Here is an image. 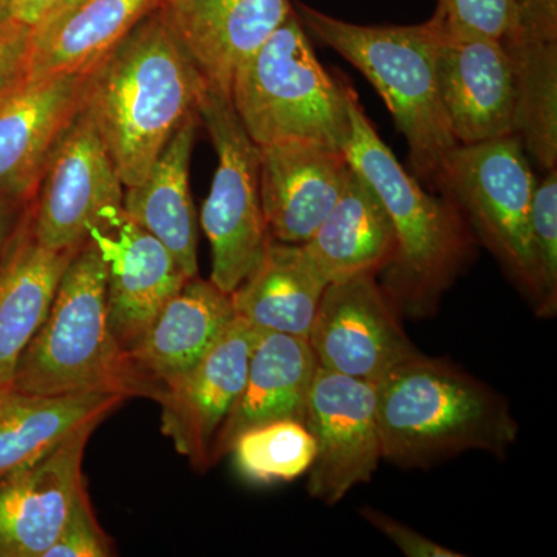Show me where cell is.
I'll use <instances>...</instances> for the list:
<instances>
[{
  "mask_svg": "<svg viewBox=\"0 0 557 557\" xmlns=\"http://www.w3.org/2000/svg\"><path fill=\"white\" fill-rule=\"evenodd\" d=\"M361 516L370 525L375 527L381 534H384L388 541L397 545L399 552L408 557H463V553H458L456 549L443 547L437 542L432 541L418 533L405 523L398 520L388 518L383 515L379 509L370 507L361 508Z\"/></svg>",
  "mask_w": 557,
  "mask_h": 557,
  "instance_id": "obj_33",
  "label": "cell"
},
{
  "mask_svg": "<svg viewBox=\"0 0 557 557\" xmlns=\"http://www.w3.org/2000/svg\"><path fill=\"white\" fill-rule=\"evenodd\" d=\"M304 424L314 442L307 491L333 507L372 480L383 460L376 386L319 368Z\"/></svg>",
  "mask_w": 557,
  "mask_h": 557,
  "instance_id": "obj_11",
  "label": "cell"
},
{
  "mask_svg": "<svg viewBox=\"0 0 557 557\" xmlns=\"http://www.w3.org/2000/svg\"><path fill=\"white\" fill-rule=\"evenodd\" d=\"M199 120L196 113L180 124L148 177L124 188L123 197L124 212L170 249L188 278L199 276L196 211L189 189L190 156Z\"/></svg>",
  "mask_w": 557,
  "mask_h": 557,
  "instance_id": "obj_23",
  "label": "cell"
},
{
  "mask_svg": "<svg viewBox=\"0 0 557 557\" xmlns=\"http://www.w3.org/2000/svg\"><path fill=\"white\" fill-rule=\"evenodd\" d=\"M302 247L327 284L379 274L394 258V226L375 190L354 170L343 196Z\"/></svg>",
  "mask_w": 557,
  "mask_h": 557,
  "instance_id": "obj_24",
  "label": "cell"
},
{
  "mask_svg": "<svg viewBox=\"0 0 557 557\" xmlns=\"http://www.w3.org/2000/svg\"><path fill=\"white\" fill-rule=\"evenodd\" d=\"M87 76L28 79L0 97V196L33 200L51 150L83 109Z\"/></svg>",
  "mask_w": 557,
  "mask_h": 557,
  "instance_id": "obj_17",
  "label": "cell"
},
{
  "mask_svg": "<svg viewBox=\"0 0 557 557\" xmlns=\"http://www.w3.org/2000/svg\"><path fill=\"white\" fill-rule=\"evenodd\" d=\"M327 285L302 245L271 239L259 265L231 299L237 317L252 327L309 339Z\"/></svg>",
  "mask_w": 557,
  "mask_h": 557,
  "instance_id": "obj_25",
  "label": "cell"
},
{
  "mask_svg": "<svg viewBox=\"0 0 557 557\" xmlns=\"http://www.w3.org/2000/svg\"><path fill=\"white\" fill-rule=\"evenodd\" d=\"M106 281L104 258L89 237L62 274L46 321L21 355L13 387L49 397L102 392L160 401L163 388L139 372L113 335Z\"/></svg>",
  "mask_w": 557,
  "mask_h": 557,
  "instance_id": "obj_4",
  "label": "cell"
},
{
  "mask_svg": "<svg viewBox=\"0 0 557 557\" xmlns=\"http://www.w3.org/2000/svg\"><path fill=\"white\" fill-rule=\"evenodd\" d=\"M207 84L161 5L90 70L84 104L124 188L148 177L180 124L199 113Z\"/></svg>",
  "mask_w": 557,
  "mask_h": 557,
  "instance_id": "obj_1",
  "label": "cell"
},
{
  "mask_svg": "<svg viewBox=\"0 0 557 557\" xmlns=\"http://www.w3.org/2000/svg\"><path fill=\"white\" fill-rule=\"evenodd\" d=\"M440 97L458 145L512 135L515 81L500 39L460 35L434 16Z\"/></svg>",
  "mask_w": 557,
  "mask_h": 557,
  "instance_id": "obj_13",
  "label": "cell"
},
{
  "mask_svg": "<svg viewBox=\"0 0 557 557\" xmlns=\"http://www.w3.org/2000/svg\"><path fill=\"white\" fill-rule=\"evenodd\" d=\"M318 361L310 341L287 333L260 332L249 357L247 381L220 429L211 465L230 454L242 432L274 421L304 423Z\"/></svg>",
  "mask_w": 557,
  "mask_h": 557,
  "instance_id": "obj_19",
  "label": "cell"
},
{
  "mask_svg": "<svg viewBox=\"0 0 557 557\" xmlns=\"http://www.w3.org/2000/svg\"><path fill=\"white\" fill-rule=\"evenodd\" d=\"M293 10L306 33L372 83L408 141L416 178L434 185L443 160L458 143L440 97L432 21L373 27L329 16L302 2Z\"/></svg>",
  "mask_w": 557,
  "mask_h": 557,
  "instance_id": "obj_5",
  "label": "cell"
},
{
  "mask_svg": "<svg viewBox=\"0 0 557 557\" xmlns=\"http://www.w3.org/2000/svg\"><path fill=\"white\" fill-rule=\"evenodd\" d=\"M314 450L306 424L282 420L242 432L230 453L242 478L271 485L292 482L309 472Z\"/></svg>",
  "mask_w": 557,
  "mask_h": 557,
  "instance_id": "obj_28",
  "label": "cell"
},
{
  "mask_svg": "<svg viewBox=\"0 0 557 557\" xmlns=\"http://www.w3.org/2000/svg\"><path fill=\"white\" fill-rule=\"evenodd\" d=\"M547 172L534 188L530 215L531 242L544 289L539 318L556 317L557 311V170Z\"/></svg>",
  "mask_w": 557,
  "mask_h": 557,
  "instance_id": "obj_29",
  "label": "cell"
},
{
  "mask_svg": "<svg viewBox=\"0 0 557 557\" xmlns=\"http://www.w3.org/2000/svg\"><path fill=\"white\" fill-rule=\"evenodd\" d=\"M350 119L343 152L383 201L394 226L395 252L383 270V289L398 314L431 317L471 259L474 234L448 199L426 193L399 164L355 94Z\"/></svg>",
  "mask_w": 557,
  "mask_h": 557,
  "instance_id": "obj_3",
  "label": "cell"
},
{
  "mask_svg": "<svg viewBox=\"0 0 557 557\" xmlns=\"http://www.w3.org/2000/svg\"><path fill=\"white\" fill-rule=\"evenodd\" d=\"M112 541L102 531L91 509L86 485L79 491L62 527L60 536L44 557H108L113 556Z\"/></svg>",
  "mask_w": 557,
  "mask_h": 557,
  "instance_id": "obj_31",
  "label": "cell"
},
{
  "mask_svg": "<svg viewBox=\"0 0 557 557\" xmlns=\"http://www.w3.org/2000/svg\"><path fill=\"white\" fill-rule=\"evenodd\" d=\"M260 332L236 317L193 369L164 387L161 431L199 471L212 467L215 438L244 391Z\"/></svg>",
  "mask_w": 557,
  "mask_h": 557,
  "instance_id": "obj_12",
  "label": "cell"
},
{
  "mask_svg": "<svg viewBox=\"0 0 557 557\" xmlns=\"http://www.w3.org/2000/svg\"><path fill=\"white\" fill-rule=\"evenodd\" d=\"M309 341L319 368L375 386L421 354L399 324L375 273L330 282Z\"/></svg>",
  "mask_w": 557,
  "mask_h": 557,
  "instance_id": "obj_10",
  "label": "cell"
},
{
  "mask_svg": "<svg viewBox=\"0 0 557 557\" xmlns=\"http://www.w3.org/2000/svg\"><path fill=\"white\" fill-rule=\"evenodd\" d=\"M199 119L218 153V170L201 209L212 252V284L233 293L259 265L271 242L260 200L259 146L225 94L205 87Z\"/></svg>",
  "mask_w": 557,
  "mask_h": 557,
  "instance_id": "obj_8",
  "label": "cell"
},
{
  "mask_svg": "<svg viewBox=\"0 0 557 557\" xmlns=\"http://www.w3.org/2000/svg\"><path fill=\"white\" fill-rule=\"evenodd\" d=\"M260 200L271 239L304 245L317 233L351 174L346 153L309 139L259 146Z\"/></svg>",
  "mask_w": 557,
  "mask_h": 557,
  "instance_id": "obj_16",
  "label": "cell"
},
{
  "mask_svg": "<svg viewBox=\"0 0 557 557\" xmlns=\"http://www.w3.org/2000/svg\"><path fill=\"white\" fill-rule=\"evenodd\" d=\"M78 249L42 247L33 236L28 209L0 258V388L13 386L21 355L46 321Z\"/></svg>",
  "mask_w": 557,
  "mask_h": 557,
  "instance_id": "obj_21",
  "label": "cell"
},
{
  "mask_svg": "<svg viewBox=\"0 0 557 557\" xmlns=\"http://www.w3.org/2000/svg\"><path fill=\"white\" fill-rule=\"evenodd\" d=\"M515 81L512 135L542 170L557 164V39L502 38Z\"/></svg>",
  "mask_w": 557,
  "mask_h": 557,
  "instance_id": "obj_27",
  "label": "cell"
},
{
  "mask_svg": "<svg viewBox=\"0 0 557 557\" xmlns=\"http://www.w3.org/2000/svg\"><path fill=\"white\" fill-rule=\"evenodd\" d=\"M30 205L32 200L0 196V258H2L16 231L20 230L22 220L27 215Z\"/></svg>",
  "mask_w": 557,
  "mask_h": 557,
  "instance_id": "obj_34",
  "label": "cell"
},
{
  "mask_svg": "<svg viewBox=\"0 0 557 557\" xmlns=\"http://www.w3.org/2000/svg\"><path fill=\"white\" fill-rule=\"evenodd\" d=\"M536 177L515 135L458 145L443 160L434 185L467 220L475 239L494 256L536 314L544 304L530 215Z\"/></svg>",
  "mask_w": 557,
  "mask_h": 557,
  "instance_id": "obj_7",
  "label": "cell"
},
{
  "mask_svg": "<svg viewBox=\"0 0 557 557\" xmlns=\"http://www.w3.org/2000/svg\"><path fill=\"white\" fill-rule=\"evenodd\" d=\"M33 28L0 17V97L30 78Z\"/></svg>",
  "mask_w": 557,
  "mask_h": 557,
  "instance_id": "obj_32",
  "label": "cell"
},
{
  "mask_svg": "<svg viewBox=\"0 0 557 557\" xmlns=\"http://www.w3.org/2000/svg\"><path fill=\"white\" fill-rule=\"evenodd\" d=\"M516 0H437L434 17L460 35L502 39L515 20Z\"/></svg>",
  "mask_w": 557,
  "mask_h": 557,
  "instance_id": "obj_30",
  "label": "cell"
},
{
  "mask_svg": "<svg viewBox=\"0 0 557 557\" xmlns=\"http://www.w3.org/2000/svg\"><path fill=\"white\" fill-rule=\"evenodd\" d=\"M124 185L86 104L51 150L32 200L33 236L42 247L79 248L113 209Z\"/></svg>",
  "mask_w": 557,
  "mask_h": 557,
  "instance_id": "obj_9",
  "label": "cell"
},
{
  "mask_svg": "<svg viewBox=\"0 0 557 557\" xmlns=\"http://www.w3.org/2000/svg\"><path fill=\"white\" fill-rule=\"evenodd\" d=\"M78 2H81V0H54L53 7H51L49 14L58 13V11L69 9V7L75 5V3ZM49 14H47V16H49Z\"/></svg>",
  "mask_w": 557,
  "mask_h": 557,
  "instance_id": "obj_36",
  "label": "cell"
},
{
  "mask_svg": "<svg viewBox=\"0 0 557 557\" xmlns=\"http://www.w3.org/2000/svg\"><path fill=\"white\" fill-rule=\"evenodd\" d=\"M119 394L36 395L0 388V479L46 456L86 424H100L120 408Z\"/></svg>",
  "mask_w": 557,
  "mask_h": 557,
  "instance_id": "obj_26",
  "label": "cell"
},
{
  "mask_svg": "<svg viewBox=\"0 0 557 557\" xmlns=\"http://www.w3.org/2000/svg\"><path fill=\"white\" fill-rule=\"evenodd\" d=\"M89 237L97 242L106 262L113 335L131 351L188 277L170 249L132 220L123 207L110 211Z\"/></svg>",
  "mask_w": 557,
  "mask_h": 557,
  "instance_id": "obj_14",
  "label": "cell"
},
{
  "mask_svg": "<svg viewBox=\"0 0 557 557\" xmlns=\"http://www.w3.org/2000/svg\"><path fill=\"white\" fill-rule=\"evenodd\" d=\"M236 317L230 293L190 277L150 322L131 357L139 372L164 391L208 354Z\"/></svg>",
  "mask_w": 557,
  "mask_h": 557,
  "instance_id": "obj_20",
  "label": "cell"
},
{
  "mask_svg": "<svg viewBox=\"0 0 557 557\" xmlns=\"http://www.w3.org/2000/svg\"><path fill=\"white\" fill-rule=\"evenodd\" d=\"M54 0H13L10 9L11 20L35 28L49 14Z\"/></svg>",
  "mask_w": 557,
  "mask_h": 557,
  "instance_id": "obj_35",
  "label": "cell"
},
{
  "mask_svg": "<svg viewBox=\"0 0 557 557\" xmlns=\"http://www.w3.org/2000/svg\"><path fill=\"white\" fill-rule=\"evenodd\" d=\"M355 91L322 67L295 10L234 75L230 101L258 146L309 139L343 150Z\"/></svg>",
  "mask_w": 557,
  "mask_h": 557,
  "instance_id": "obj_6",
  "label": "cell"
},
{
  "mask_svg": "<svg viewBox=\"0 0 557 557\" xmlns=\"http://www.w3.org/2000/svg\"><path fill=\"white\" fill-rule=\"evenodd\" d=\"M163 0H81L33 28L30 78L89 73Z\"/></svg>",
  "mask_w": 557,
  "mask_h": 557,
  "instance_id": "obj_22",
  "label": "cell"
},
{
  "mask_svg": "<svg viewBox=\"0 0 557 557\" xmlns=\"http://www.w3.org/2000/svg\"><path fill=\"white\" fill-rule=\"evenodd\" d=\"M376 416L383 458L403 469H428L468 450L504 458L519 437L500 392L423 354L376 384Z\"/></svg>",
  "mask_w": 557,
  "mask_h": 557,
  "instance_id": "obj_2",
  "label": "cell"
},
{
  "mask_svg": "<svg viewBox=\"0 0 557 557\" xmlns=\"http://www.w3.org/2000/svg\"><path fill=\"white\" fill-rule=\"evenodd\" d=\"M13 0H0V17H10V9Z\"/></svg>",
  "mask_w": 557,
  "mask_h": 557,
  "instance_id": "obj_37",
  "label": "cell"
},
{
  "mask_svg": "<svg viewBox=\"0 0 557 557\" xmlns=\"http://www.w3.org/2000/svg\"><path fill=\"white\" fill-rule=\"evenodd\" d=\"M86 424L46 456L0 479V557H44L79 491L83 458L91 432Z\"/></svg>",
  "mask_w": 557,
  "mask_h": 557,
  "instance_id": "obj_15",
  "label": "cell"
},
{
  "mask_svg": "<svg viewBox=\"0 0 557 557\" xmlns=\"http://www.w3.org/2000/svg\"><path fill=\"white\" fill-rule=\"evenodd\" d=\"M161 9L205 81L230 98L237 70L293 5L289 0H163Z\"/></svg>",
  "mask_w": 557,
  "mask_h": 557,
  "instance_id": "obj_18",
  "label": "cell"
}]
</instances>
